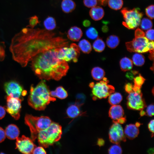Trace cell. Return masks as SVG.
<instances>
[{
    "mask_svg": "<svg viewBox=\"0 0 154 154\" xmlns=\"http://www.w3.org/2000/svg\"><path fill=\"white\" fill-rule=\"evenodd\" d=\"M153 104H151L149 105L147 107L146 111V113L149 116H152L154 115V108Z\"/></svg>",
    "mask_w": 154,
    "mask_h": 154,
    "instance_id": "obj_42",
    "label": "cell"
},
{
    "mask_svg": "<svg viewBox=\"0 0 154 154\" xmlns=\"http://www.w3.org/2000/svg\"><path fill=\"white\" fill-rule=\"evenodd\" d=\"M91 73L93 78L96 80L102 79L105 75L104 70L99 67L93 68L91 70Z\"/></svg>",
    "mask_w": 154,
    "mask_h": 154,
    "instance_id": "obj_24",
    "label": "cell"
},
{
    "mask_svg": "<svg viewBox=\"0 0 154 154\" xmlns=\"http://www.w3.org/2000/svg\"><path fill=\"white\" fill-rule=\"evenodd\" d=\"M127 106L131 109L135 110H142L145 104L142 98L141 93L133 91L129 93L127 97Z\"/></svg>",
    "mask_w": 154,
    "mask_h": 154,
    "instance_id": "obj_13",
    "label": "cell"
},
{
    "mask_svg": "<svg viewBox=\"0 0 154 154\" xmlns=\"http://www.w3.org/2000/svg\"><path fill=\"white\" fill-rule=\"evenodd\" d=\"M86 35L87 37L92 40H94L98 37V33L94 28L92 27L88 29L86 31Z\"/></svg>",
    "mask_w": 154,
    "mask_h": 154,
    "instance_id": "obj_32",
    "label": "cell"
},
{
    "mask_svg": "<svg viewBox=\"0 0 154 154\" xmlns=\"http://www.w3.org/2000/svg\"><path fill=\"white\" fill-rule=\"evenodd\" d=\"M7 106L4 107L6 111L15 120L20 117L22 100L19 98L7 96L6 97Z\"/></svg>",
    "mask_w": 154,
    "mask_h": 154,
    "instance_id": "obj_11",
    "label": "cell"
},
{
    "mask_svg": "<svg viewBox=\"0 0 154 154\" xmlns=\"http://www.w3.org/2000/svg\"><path fill=\"white\" fill-rule=\"evenodd\" d=\"M104 141L102 139H99L97 141V144L100 146H101L104 145Z\"/></svg>",
    "mask_w": 154,
    "mask_h": 154,
    "instance_id": "obj_52",
    "label": "cell"
},
{
    "mask_svg": "<svg viewBox=\"0 0 154 154\" xmlns=\"http://www.w3.org/2000/svg\"><path fill=\"white\" fill-rule=\"evenodd\" d=\"M43 25L45 29L51 31L56 27V21L54 18L51 16L48 17L44 21Z\"/></svg>",
    "mask_w": 154,
    "mask_h": 154,
    "instance_id": "obj_25",
    "label": "cell"
},
{
    "mask_svg": "<svg viewBox=\"0 0 154 154\" xmlns=\"http://www.w3.org/2000/svg\"><path fill=\"white\" fill-rule=\"evenodd\" d=\"M6 136L11 140L16 139L19 137L20 131L17 126L14 124L9 125L5 130Z\"/></svg>",
    "mask_w": 154,
    "mask_h": 154,
    "instance_id": "obj_17",
    "label": "cell"
},
{
    "mask_svg": "<svg viewBox=\"0 0 154 154\" xmlns=\"http://www.w3.org/2000/svg\"><path fill=\"white\" fill-rule=\"evenodd\" d=\"M5 90L7 96L19 99L22 101L23 96L27 94L22 86L17 82L12 81L5 82L4 86Z\"/></svg>",
    "mask_w": 154,
    "mask_h": 154,
    "instance_id": "obj_10",
    "label": "cell"
},
{
    "mask_svg": "<svg viewBox=\"0 0 154 154\" xmlns=\"http://www.w3.org/2000/svg\"><path fill=\"white\" fill-rule=\"evenodd\" d=\"M59 48L40 53L31 60V68L40 79L58 80L66 74L69 66L66 62L58 58Z\"/></svg>",
    "mask_w": 154,
    "mask_h": 154,
    "instance_id": "obj_2",
    "label": "cell"
},
{
    "mask_svg": "<svg viewBox=\"0 0 154 154\" xmlns=\"http://www.w3.org/2000/svg\"><path fill=\"white\" fill-rule=\"evenodd\" d=\"M6 111L4 107L0 106V119L4 117L6 114Z\"/></svg>",
    "mask_w": 154,
    "mask_h": 154,
    "instance_id": "obj_48",
    "label": "cell"
},
{
    "mask_svg": "<svg viewBox=\"0 0 154 154\" xmlns=\"http://www.w3.org/2000/svg\"><path fill=\"white\" fill-rule=\"evenodd\" d=\"M154 53H150L149 55V58L151 60H153Z\"/></svg>",
    "mask_w": 154,
    "mask_h": 154,
    "instance_id": "obj_55",
    "label": "cell"
},
{
    "mask_svg": "<svg viewBox=\"0 0 154 154\" xmlns=\"http://www.w3.org/2000/svg\"><path fill=\"white\" fill-rule=\"evenodd\" d=\"M40 23L38 17L36 15H34L30 17L29 19V25L27 26L31 28H34L38 24Z\"/></svg>",
    "mask_w": 154,
    "mask_h": 154,
    "instance_id": "obj_36",
    "label": "cell"
},
{
    "mask_svg": "<svg viewBox=\"0 0 154 154\" xmlns=\"http://www.w3.org/2000/svg\"><path fill=\"white\" fill-rule=\"evenodd\" d=\"M94 84L92 88V95L95 98H106L114 92L115 89L113 86L108 84L109 81L106 78Z\"/></svg>",
    "mask_w": 154,
    "mask_h": 154,
    "instance_id": "obj_8",
    "label": "cell"
},
{
    "mask_svg": "<svg viewBox=\"0 0 154 154\" xmlns=\"http://www.w3.org/2000/svg\"><path fill=\"white\" fill-rule=\"evenodd\" d=\"M104 14V11L101 7L95 6L92 8L89 11V15L91 18L96 21L102 19Z\"/></svg>",
    "mask_w": 154,
    "mask_h": 154,
    "instance_id": "obj_18",
    "label": "cell"
},
{
    "mask_svg": "<svg viewBox=\"0 0 154 154\" xmlns=\"http://www.w3.org/2000/svg\"><path fill=\"white\" fill-rule=\"evenodd\" d=\"M132 59L134 64L138 66H142L145 62L144 56L142 54L138 53H136L133 55Z\"/></svg>",
    "mask_w": 154,
    "mask_h": 154,
    "instance_id": "obj_29",
    "label": "cell"
},
{
    "mask_svg": "<svg viewBox=\"0 0 154 154\" xmlns=\"http://www.w3.org/2000/svg\"><path fill=\"white\" fill-rule=\"evenodd\" d=\"M154 41H151L149 42L148 47L150 53H154Z\"/></svg>",
    "mask_w": 154,
    "mask_h": 154,
    "instance_id": "obj_47",
    "label": "cell"
},
{
    "mask_svg": "<svg viewBox=\"0 0 154 154\" xmlns=\"http://www.w3.org/2000/svg\"><path fill=\"white\" fill-rule=\"evenodd\" d=\"M115 144L112 146L108 150L110 154H120L122 153L121 147L118 144Z\"/></svg>",
    "mask_w": 154,
    "mask_h": 154,
    "instance_id": "obj_34",
    "label": "cell"
},
{
    "mask_svg": "<svg viewBox=\"0 0 154 154\" xmlns=\"http://www.w3.org/2000/svg\"><path fill=\"white\" fill-rule=\"evenodd\" d=\"M80 54V49L78 46L72 43L70 44L69 47L65 46L59 48L57 57L59 59L66 62L72 60L76 63L78 61Z\"/></svg>",
    "mask_w": 154,
    "mask_h": 154,
    "instance_id": "obj_7",
    "label": "cell"
},
{
    "mask_svg": "<svg viewBox=\"0 0 154 154\" xmlns=\"http://www.w3.org/2000/svg\"><path fill=\"white\" fill-rule=\"evenodd\" d=\"M145 35V33L141 29L138 28L136 30L135 33V37L144 36Z\"/></svg>",
    "mask_w": 154,
    "mask_h": 154,
    "instance_id": "obj_46",
    "label": "cell"
},
{
    "mask_svg": "<svg viewBox=\"0 0 154 154\" xmlns=\"http://www.w3.org/2000/svg\"><path fill=\"white\" fill-rule=\"evenodd\" d=\"M46 151L43 147L40 146L36 147L33 150L32 154H46Z\"/></svg>",
    "mask_w": 154,
    "mask_h": 154,
    "instance_id": "obj_41",
    "label": "cell"
},
{
    "mask_svg": "<svg viewBox=\"0 0 154 154\" xmlns=\"http://www.w3.org/2000/svg\"><path fill=\"white\" fill-rule=\"evenodd\" d=\"M82 24L84 27H87L90 26L91 23L89 20L85 19L83 21Z\"/></svg>",
    "mask_w": 154,
    "mask_h": 154,
    "instance_id": "obj_50",
    "label": "cell"
},
{
    "mask_svg": "<svg viewBox=\"0 0 154 154\" xmlns=\"http://www.w3.org/2000/svg\"><path fill=\"white\" fill-rule=\"evenodd\" d=\"M125 118L122 117L119 119L116 122L120 124H123L125 123Z\"/></svg>",
    "mask_w": 154,
    "mask_h": 154,
    "instance_id": "obj_53",
    "label": "cell"
},
{
    "mask_svg": "<svg viewBox=\"0 0 154 154\" xmlns=\"http://www.w3.org/2000/svg\"><path fill=\"white\" fill-rule=\"evenodd\" d=\"M140 27L142 29L146 30L151 29L153 26V23L151 20L146 18H143L141 21Z\"/></svg>",
    "mask_w": 154,
    "mask_h": 154,
    "instance_id": "obj_33",
    "label": "cell"
},
{
    "mask_svg": "<svg viewBox=\"0 0 154 154\" xmlns=\"http://www.w3.org/2000/svg\"><path fill=\"white\" fill-rule=\"evenodd\" d=\"M145 36L146 38L148 40L151 41L154 40V30L150 29L145 33Z\"/></svg>",
    "mask_w": 154,
    "mask_h": 154,
    "instance_id": "obj_39",
    "label": "cell"
},
{
    "mask_svg": "<svg viewBox=\"0 0 154 154\" xmlns=\"http://www.w3.org/2000/svg\"><path fill=\"white\" fill-rule=\"evenodd\" d=\"M108 28L106 26H104L102 28V31L104 32H106L108 31Z\"/></svg>",
    "mask_w": 154,
    "mask_h": 154,
    "instance_id": "obj_54",
    "label": "cell"
},
{
    "mask_svg": "<svg viewBox=\"0 0 154 154\" xmlns=\"http://www.w3.org/2000/svg\"><path fill=\"white\" fill-rule=\"evenodd\" d=\"M141 111L140 112V115L141 116H143L145 114V112L143 110H141Z\"/></svg>",
    "mask_w": 154,
    "mask_h": 154,
    "instance_id": "obj_56",
    "label": "cell"
},
{
    "mask_svg": "<svg viewBox=\"0 0 154 154\" xmlns=\"http://www.w3.org/2000/svg\"><path fill=\"white\" fill-rule=\"evenodd\" d=\"M67 40L46 29L24 28L13 38L10 50L13 59L25 67L38 54L68 45Z\"/></svg>",
    "mask_w": 154,
    "mask_h": 154,
    "instance_id": "obj_1",
    "label": "cell"
},
{
    "mask_svg": "<svg viewBox=\"0 0 154 154\" xmlns=\"http://www.w3.org/2000/svg\"><path fill=\"white\" fill-rule=\"evenodd\" d=\"M138 73V71L136 70H131L126 73V76L129 79L132 80L134 78V76L137 74Z\"/></svg>",
    "mask_w": 154,
    "mask_h": 154,
    "instance_id": "obj_43",
    "label": "cell"
},
{
    "mask_svg": "<svg viewBox=\"0 0 154 154\" xmlns=\"http://www.w3.org/2000/svg\"><path fill=\"white\" fill-rule=\"evenodd\" d=\"M76 7V4L72 0H63L61 2L62 9L65 13H68L72 12Z\"/></svg>",
    "mask_w": 154,
    "mask_h": 154,
    "instance_id": "obj_20",
    "label": "cell"
},
{
    "mask_svg": "<svg viewBox=\"0 0 154 154\" xmlns=\"http://www.w3.org/2000/svg\"><path fill=\"white\" fill-rule=\"evenodd\" d=\"M108 0H97L99 5L103 6H106L108 3Z\"/></svg>",
    "mask_w": 154,
    "mask_h": 154,
    "instance_id": "obj_51",
    "label": "cell"
},
{
    "mask_svg": "<svg viewBox=\"0 0 154 154\" xmlns=\"http://www.w3.org/2000/svg\"><path fill=\"white\" fill-rule=\"evenodd\" d=\"M145 80V79L140 74L138 76L134 78V85L141 88Z\"/></svg>",
    "mask_w": 154,
    "mask_h": 154,
    "instance_id": "obj_35",
    "label": "cell"
},
{
    "mask_svg": "<svg viewBox=\"0 0 154 154\" xmlns=\"http://www.w3.org/2000/svg\"><path fill=\"white\" fill-rule=\"evenodd\" d=\"M62 133L61 125L57 123L52 122L47 128L38 132L37 138L38 144L43 147H48L60 139Z\"/></svg>",
    "mask_w": 154,
    "mask_h": 154,
    "instance_id": "obj_4",
    "label": "cell"
},
{
    "mask_svg": "<svg viewBox=\"0 0 154 154\" xmlns=\"http://www.w3.org/2000/svg\"><path fill=\"white\" fill-rule=\"evenodd\" d=\"M154 120H151L148 125L149 129L150 131L153 133L154 132Z\"/></svg>",
    "mask_w": 154,
    "mask_h": 154,
    "instance_id": "obj_49",
    "label": "cell"
},
{
    "mask_svg": "<svg viewBox=\"0 0 154 154\" xmlns=\"http://www.w3.org/2000/svg\"><path fill=\"white\" fill-rule=\"evenodd\" d=\"M149 40L144 36L135 37L132 40L127 42L125 45L127 50L131 52L143 53L149 51Z\"/></svg>",
    "mask_w": 154,
    "mask_h": 154,
    "instance_id": "obj_9",
    "label": "cell"
},
{
    "mask_svg": "<svg viewBox=\"0 0 154 154\" xmlns=\"http://www.w3.org/2000/svg\"><path fill=\"white\" fill-rule=\"evenodd\" d=\"M140 123H139L137 122L136 123L135 125L138 127L140 125Z\"/></svg>",
    "mask_w": 154,
    "mask_h": 154,
    "instance_id": "obj_58",
    "label": "cell"
},
{
    "mask_svg": "<svg viewBox=\"0 0 154 154\" xmlns=\"http://www.w3.org/2000/svg\"><path fill=\"white\" fill-rule=\"evenodd\" d=\"M6 137L5 130L0 127V143L5 140Z\"/></svg>",
    "mask_w": 154,
    "mask_h": 154,
    "instance_id": "obj_45",
    "label": "cell"
},
{
    "mask_svg": "<svg viewBox=\"0 0 154 154\" xmlns=\"http://www.w3.org/2000/svg\"><path fill=\"white\" fill-rule=\"evenodd\" d=\"M119 39L118 37L115 35H111L107 38L106 43L109 48H114L117 47L119 43Z\"/></svg>",
    "mask_w": 154,
    "mask_h": 154,
    "instance_id": "obj_26",
    "label": "cell"
},
{
    "mask_svg": "<svg viewBox=\"0 0 154 154\" xmlns=\"http://www.w3.org/2000/svg\"><path fill=\"white\" fill-rule=\"evenodd\" d=\"M108 3L110 8L116 10L121 9L123 4V0H108Z\"/></svg>",
    "mask_w": 154,
    "mask_h": 154,
    "instance_id": "obj_30",
    "label": "cell"
},
{
    "mask_svg": "<svg viewBox=\"0 0 154 154\" xmlns=\"http://www.w3.org/2000/svg\"><path fill=\"white\" fill-rule=\"evenodd\" d=\"M109 135L110 141L114 143L118 144L125 140L123 128L120 124L116 121H115L111 127Z\"/></svg>",
    "mask_w": 154,
    "mask_h": 154,
    "instance_id": "obj_14",
    "label": "cell"
},
{
    "mask_svg": "<svg viewBox=\"0 0 154 154\" xmlns=\"http://www.w3.org/2000/svg\"><path fill=\"white\" fill-rule=\"evenodd\" d=\"M78 46L80 49L85 54H89L92 50L90 43L88 40L85 39L80 40Z\"/></svg>",
    "mask_w": 154,
    "mask_h": 154,
    "instance_id": "obj_23",
    "label": "cell"
},
{
    "mask_svg": "<svg viewBox=\"0 0 154 154\" xmlns=\"http://www.w3.org/2000/svg\"><path fill=\"white\" fill-rule=\"evenodd\" d=\"M122 100L121 95L118 92L112 93L109 96L108 101L112 105H118L121 102Z\"/></svg>",
    "mask_w": 154,
    "mask_h": 154,
    "instance_id": "obj_27",
    "label": "cell"
},
{
    "mask_svg": "<svg viewBox=\"0 0 154 154\" xmlns=\"http://www.w3.org/2000/svg\"><path fill=\"white\" fill-rule=\"evenodd\" d=\"M154 5H151L147 7L145 9L146 15L151 19L154 18Z\"/></svg>",
    "mask_w": 154,
    "mask_h": 154,
    "instance_id": "obj_37",
    "label": "cell"
},
{
    "mask_svg": "<svg viewBox=\"0 0 154 154\" xmlns=\"http://www.w3.org/2000/svg\"><path fill=\"white\" fill-rule=\"evenodd\" d=\"M66 113L68 117L74 118L78 116L81 112L79 106L75 104L69 106L66 110Z\"/></svg>",
    "mask_w": 154,
    "mask_h": 154,
    "instance_id": "obj_21",
    "label": "cell"
},
{
    "mask_svg": "<svg viewBox=\"0 0 154 154\" xmlns=\"http://www.w3.org/2000/svg\"><path fill=\"white\" fill-rule=\"evenodd\" d=\"M84 5L88 8H92L98 4L97 0H83Z\"/></svg>",
    "mask_w": 154,
    "mask_h": 154,
    "instance_id": "obj_38",
    "label": "cell"
},
{
    "mask_svg": "<svg viewBox=\"0 0 154 154\" xmlns=\"http://www.w3.org/2000/svg\"><path fill=\"white\" fill-rule=\"evenodd\" d=\"M55 97L60 99H63L66 98L68 96L66 91L62 86H59L56 88L55 90Z\"/></svg>",
    "mask_w": 154,
    "mask_h": 154,
    "instance_id": "obj_31",
    "label": "cell"
},
{
    "mask_svg": "<svg viewBox=\"0 0 154 154\" xmlns=\"http://www.w3.org/2000/svg\"><path fill=\"white\" fill-rule=\"evenodd\" d=\"M50 118L46 116H34L27 114L25 117V122L29 127L31 139L34 141L37 139L38 132L47 128L52 123Z\"/></svg>",
    "mask_w": 154,
    "mask_h": 154,
    "instance_id": "obj_5",
    "label": "cell"
},
{
    "mask_svg": "<svg viewBox=\"0 0 154 154\" xmlns=\"http://www.w3.org/2000/svg\"><path fill=\"white\" fill-rule=\"evenodd\" d=\"M120 66L121 70L124 72L129 70L133 67V62L129 58L125 57L120 61Z\"/></svg>",
    "mask_w": 154,
    "mask_h": 154,
    "instance_id": "obj_22",
    "label": "cell"
},
{
    "mask_svg": "<svg viewBox=\"0 0 154 154\" xmlns=\"http://www.w3.org/2000/svg\"><path fill=\"white\" fill-rule=\"evenodd\" d=\"M124 21L123 25L129 29H134L139 25L143 14L139 8L132 9L124 8L121 11Z\"/></svg>",
    "mask_w": 154,
    "mask_h": 154,
    "instance_id": "obj_6",
    "label": "cell"
},
{
    "mask_svg": "<svg viewBox=\"0 0 154 154\" xmlns=\"http://www.w3.org/2000/svg\"><path fill=\"white\" fill-rule=\"evenodd\" d=\"M50 92L45 80H42L35 87L31 86L28 99L29 105L36 110H44L50 102L56 100Z\"/></svg>",
    "mask_w": 154,
    "mask_h": 154,
    "instance_id": "obj_3",
    "label": "cell"
},
{
    "mask_svg": "<svg viewBox=\"0 0 154 154\" xmlns=\"http://www.w3.org/2000/svg\"><path fill=\"white\" fill-rule=\"evenodd\" d=\"M105 47V44L102 39L99 37L94 41L93 44V47L96 52H101L103 51Z\"/></svg>",
    "mask_w": 154,
    "mask_h": 154,
    "instance_id": "obj_28",
    "label": "cell"
},
{
    "mask_svg": "<svg viewBox=\"0 0 154 154\" xmlns=\"http://www.w3.org/2000/svg\"><path fill=\"white\" fill-rule=\"evenodd\" d=\"M153 149L152 148L150 149L148 151V152L149 153H153Z\"/></svg>",
    "mask_w": 154,
    "mask_h": 154,
    "instance_id": "obj_57",
    "label": "cell"
},
{
    "mask_svg": "<svg viewBox=\"0 0 154 154\" xmlns=\"http://www.w3.org/2000/svg\"><path fill=\"white\" fill-rule=\"evenodd\" d=\"M83 33L81 29L77 26L70 27L68 31L67 37L70 40L74 41H78L82 36Z\"/></svg>",
    "mask_w": 154,
    "mask_h": 154,
    "instance_id": "obj_16",
    "label": "cell"
},
{
    "mask_svg": "<svg viewBox=\"0 0 154 154\" xmlns=\"http://www.w3.org/2000/svg\"><path fill=\"white\" fill-rule=\"evenodd\" d=\"M125 135L128 138L133 139L137 137L139 133V130L135 125L130 124L127 125L124 129Z\"/></svg>",
    "mask_w": 154,
    "mask_h": 154,
    "instance_id": "obj_19",
    "label": "cell"
},
{
    "mask_svg": "<svg viewBox=\"0 0 154 154\" xmlns=\"http://www.w3.org/2000/svg\"><path fill=\"white\" fill-rule=\"evenodd\" d=\"M109 113L110 117L115 121L123 117L124 115V111L122 108L118 105H113L110 108Z\"/></svg>",
    "mask_w": 154,
    "mask_h": 154,
    "instance_id": "obj_15",
    "label": "cell"
},
{
    "mask_svg": "<svg viewBox=\"0 0 154 154\" xmlns=\"http://www.w3.org/2000/svg\"><path fill=\"white\" fill-rule=\"evenodd\" d=\"M133 85L130 83H127L125 86V91L129 93L133 91Z\"/></svg>",
    "mask_w": 154,
    "mask_h": 154,
    "instance_id": "obj_44",
    "label": "cell"
},
{
    "mask_svg": "<svg viewBox=\"0 0 154 154\" xmlns=\"http://www.w3.org/2000/svg\"><path fill=\"white\" fill-rule=\"evenodd\" d=\"M4 42H0V61L3 60L5 57V50Z\"/></svg>",
    "mask_w": 154,
    "mask_h": 154,
    "instance_id": "obj_40",
    "label": "cell"
},
{
    "mask_svg": "<svg viewBox=\"0 0 154 154\" xmlns=\"http://www.w3.org/2000/svg\"><path fill=\"white\" fill-rule=\"evenodd\" d=\"M16 139V149L23 153L32 154L36 146L31 138L23 135L21 137H18Z\"/></svg>",
    "mask_w": 154,
    "mask_h": 154,
    "instance_id": "obj_12",
    "label": "cell"
}]
</instances>
